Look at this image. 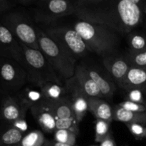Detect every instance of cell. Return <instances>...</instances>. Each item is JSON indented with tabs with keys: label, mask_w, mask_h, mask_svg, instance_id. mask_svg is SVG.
Instances as JSON below:
<instances>
[{
	"label": "cell",
	"mask_w": 146,
	"mask_h": 146,
	"mask_svg": "<svg viewBox=\"0 0 146 146\" xmlns=\"http://www.w3.org/2000/svg\"><path fill=\"white\" fill-rule=\"evenodd\" d=\"M74 28L81 36L91 52L101 56L116 53L120 44L119 33L113 29L104 24L76 21Z\"/></svg>",
	"instance_id": "6da1fadb"
},
{
	"label": "cell",
	"mask_w": 146,
	"mask_h": 146,
	"mask_svg": "<svg viewBox=\"0 0 146 146\" xmlns=\"http://www.w3.org/2000/svg\"><path fill=\"white\" fill-rule=\"evenodd\" d=\"M74 2V15L88 23L104 24L121 34L115 3L113 0H77Z\"/></svg>",
	"instance_id": "7a4b0ae2"
},
{
	"label": "cell",
	"mask_w": 146,
	"mask_h": 146,
	"mask_svg": "<svg viewBox=\"0 0 146 146\" xmlns=\"http://www.w3.org/2000/svg\"><path fill=\"white\" fill-rule=\"evenodd\" d=\"M39 50L63 83L75 74L76 59L54 42L41 27H36Z\"/></svg>",
	"instance_id": "3957f363"
},
{
	"label": "cell",
	"mask_w": 146,
	"mask_h": 146,
	"mask_svg": "<svg viewBox=\"0 0 146 146\" xmlns=\"http://www.w3.org/2000/svg\"><path fill=\"white\" fill-rule=\"evenodd\" d=\"M20 44L23 52V67L28 74L30 83L39 88L50 82L64 85L40 50Z\"/></svg>",
	"instance_id": "277c9868"
},
{
	"label": "cell",
	"mask_w": 146,
	"mask_h": 146,
	"mask_svg": "<svg viewBox=\"0 0 146 146\" xmlns=\"http://www.w3.org/2000/svg\"><path fill=\"white\" fill-rule=\"evenodd\" d=\"M0 22L5 26L21 44L39 50L36 27L24 12L11 10L0 17Z\"/></svg>",
	"instance_id": "5b68a950"
},
{
	"label": "cell",
	"mask_w": 146,
	"mask_h": 146,
	"mask_svg": "<svg viewBox=\"0 0 146 146\" xmlns=\"http://www.w3.org/2000/svg\"><path fill=\"white\" fill-rule=\"evenodd\" d=\"M44 32L66 52L76 59L91 52L81 36L74 28L66 26H45Z\"/></svg>",
	"instance_id": "8992f818"
},
{
	"label": "cell",
	"mask_w": 146,
	"mask_h": 146,
	"mask_svg": "<svg viewBox=\"0 0 146 146\" xmlns=\"http://www.w3.org/2000/svg\"><path fill=\"white\" fill-rule=\"evenodd\" d=\"M28 82V74L19 63L0 57V88L3 96L16 95Z\"/></svg>",
	"instance_id": "52a82bcc"
},
{
	"label": "cell",
	"mask_w": 146,
	"mask_h": 146,
	"mask_svg": "<svg viewBox=\"0 0 146 146\" xmlns=\"http://www.w3.org/2000/svg\"><path fill=\"white\" fill-rule=\"evenodd\" d=\"M71 14H74V2L69 0H39L33 9L34 21L45 26Z\"/></svg>",
	"instance_id": "ba28073f"
},
{
	"label": "cell",
	"mask_w": 146,
	"mask_h": 146,
	"mask_svg": "<svg viewBox=\"0 0 146 146\" xmlns=\"http://www.w3.org/2000/svg\"><path fill=\"white\" fill-rule=\"evenodd\" d=\"M141 0H121L116 1L117 14L121 34H131L143 20V6Z\"/></svg>",
	"instance_id": "9c48e42d"
},
{
	"label": "cell",
	"mask_w": 146,
	"mask_h": 146,
	"mask_svg": "<svg viewBox=\"0 0 146 146\" xmlns=\"http://www.w3.org/2000/svg\"><path fill=\"white\" fill-rule=\"evenodd\" d=\"M0 57L14 60L23 66V52L20 42L14 34L1 22Z\"/></svg>",
	"instance_id": "30bf717a"
},
{
	"label": "cell",
	"mask_w": 146,
	"mask_h": 146,
	"mask_svg": "<svg viewBox=\"0 0 146 146\" xmlns=\"http://www.w3.org/2000/svg\"><path fill=\"white\" fill-rule=\"evenodd\" d=\"M64 85L71 99L76 118L80 123L88 111V97L79 88L74 76L66 81Z\"/></svg>",
	"instance_id": "8fae6325"
},
{
	"label": "cell",
	"mask_w": 146,
	"mask_h": 146,
	"mask_svg": "<svg viewBox=\"0 0 146 146\" xmlns=\"http://www.w3.org/2000/svg\"><path fill=\"white\" fill-rule=\"evenodd\" d=\"M102 62L117 86L121 88L131 67L126 56L117 55L116 53H114L103 57Z\"/></svg>",
	"instance_id": "7c38bea8"
},
{
	"label": "cell",
	"mask_w": 146,
	"mask_h": 146,
	"mask_svg": "<svg viewBox=\"0 0 146 146\" xmlns=\"http://www.w3.org/2000/svg\"><path fill=\"white\" fill-rule=\"evenodd\" d=\"M30 111L44 132L54 133L56 130V118L49 101L44 100L31 107Z\"/></svg>",
	"instance_id": "4fadbf2b"
},
{
	"label": "cell",
	"mask_w": 146,
	"mask_h": 146,
	"mask_svg": "<svg viewBox=\"0 0 146 146\" xmlns=\"http://www.w3.org/2000/svg\"><path fill=\"white\" fill-rule=\"evenodd\" d=\"M27 111L16 95L3 96L0 105V120L3 123H11L21 116H26Z\"/></svg>",
	"instance_id": "5bb4252c"
},
{
	"label": "cell",
	"mask_w": 146,
	"mask_h": 146,
	"mask_svg": "<svg viewBox=\"0 0 146 146\" xmlns=\"http://www.w3.org/2000/svg\"><path fill=\"white\" fill-rule=\"evenodd\" d=\"M86 68L99 88L104 99L111 101L116 91L117 85L111 76H107L105 73L96 68L86 66Z\"/></svg>",
	"instance_id": "9a60e30c"
},
{
	"label": "cell",
	"mask_w": 146,
	"mask_h": 146,
	"mask_svg": "<svg viewBox=\"0 0 146 146\" xmlns=\"http://www.w3.org/2000/svg\"><path fill=\"white\" fill-rule=\"evenodd\" d=\"M79 88L88 98H103V96L96 84L90 76L84 66H76L74 76Z\"/></svg>",
	"instance_id": "2e32d148"
},
{
	"label": "cell",
	"mask_w": 146,
	"mask_h": 146,
	"mask_svg": "<svg viewBox=\"0 0 146 146\" xmlns=\"http://www.w3.org/2000/svg\"><path fill=\"white\" fill-rule=\"evenodd\" d=\"M121 88L125 91L138 89L146 94V68L131 66Z\"/></svg>",
	"instance_id": "e0dca14e"
},
{
	"label": "cell",
	"mask_w": 146,
	"mask_h": 146,
	"mask_svg": "<svg viewBox=\"0 0 146 146\" xmlns=\"http://www.w3.org/2000/svg\"><path fill=\"white\" fill-rule=\"evenodd\" d=\"M88 111L93 114L96 119L109 123L113 121V108L104 98H88Z\"/></svg>",
	"instance_id": "ac0fdd59"
},
{
	"label": "cell",
	"mask_w": 146,
	"mask_h": 146,
	"mask_svg": "<svg viewBox=\"0 0 146 146\" xmlns=\"http://www.w3.org/2000/svg\"><path fill=\"white\" fill-rule=\"evenodd\" d=\"M24 135L11 124L3 123L0 125V146L19 145Z\"/></svg>",
	"instance_id": "d6986e66"
},
{
	"label": "cell",
	"mask_w": 146,
	"mask_h": 146,
	"mask_svg": "<svg viewBox=\"0 0 146 146\" xmlns=\"http://www.w3.org/2000/svg\"><path fill=\"white\" fill-rule=\"evenodd\" d=\"M113 121L125 124H146V113L132 112L116 105L113 108Z\"/></svg>",
	"instance_id": "ffe728a7"
},
{
	"label": "cell",
	"mask_w": 146,
	"mask_h": 146,
	"mask_svg": "<svg viewBox=\"0 0 146 146\" xmlns=\"http://www.w3.org/2000/svg\"><path fill=\"white\" fill-rule=\"evenodd\" d=\"M50 103L56 120L76 118L73 109L71 99L68 96H66L58 101Z\"/></svg>",
	"instance_id": "44dd1931"
},
{
	"label": "cell",
	"mask_w": 146,
	"mask_h": 146,
	"mask_svg": "<svg viewBox=\"0 0 146 146\" xmlns=\"http://www.w3.org/2000/svg\"><path fill=\"white\" fill-rule=\"evenodd\" d=\"M44 100L54 102L68 96L64 85L56 83H46L39 88Z\"/></svg>",
	"instance_id": "7402d4cb"
},
{
	"label": "cell",
	"mask_w": 146,
	"mask_h": 146,
	"mask_svg": "<svg viewBox=\"0 0 146 146\" xmlns=\"http://www.w3.org/2000/svg\"><path fill=\"white\" fill-rule=\"evenodd\" d=\"M16 96L23 106L27 110H30L31 107L44 100L40 89L34 90L28 87L23 88Z\"/></svg>",
	"instance_id": "603a6c76"
},
{
	"label": "cell",
	"mask_w": 146,
	"mask_h": 146,
	"mask_svg": "<svg viewBox=\"0 0 146 146\" xmlns=\"http://www.w3.org/2000/svg\"><path fill=\"white\" fill-rule=\"evenodd\" d=\"M47 139L39 130H33L27 133L20 143V146H45Z\"/></svg>",
	"instance_id": "cb8c5ba5"
},
{
	"label": "cell",
	"mask_w": 146,
	"mask_h": 146,
	"mask_svg": "<svg viewBox=\"0 0 146 146\" xmlns=\"http://www.w3.org/2000/svg\"><path fill=\"white\" fill-rule=\"evenodd\" d=\"M128 46L131 53H138L146 50V36L138 33L130 34L128 36Z\"/></svg>",
	"instance_id": "d4e9b609"
},
{
	"label": "cell",
	"mask_w": 146,
	"mask_h": 146,
	"mask_svg": "<svg viewBox=\"0 0 146 146\" xmlns=\"http://www.w3.org/2000/svg\"><path fill=\"white\" fill-rule=\"evenodd\" d=\"M111 123L103 120L96 119L95 121V141L101 143L111 133Z\"/></svg>",
	"instance_id": "484cf974"
},
{
	"label": "cell",
	"mask_w": 146,
	"mask_h": 146,
	"mask_svg": "<svg viewBox=\"0 0 146 146\" xmlns=\"http://www.w3.org/2000/svg\"><path fill=\"white\" fill-rule=\"evenodd\" d=\"M77 135L68 130L56 129L54 133V141L61 143L76 145Z\"/></svg>",
	"instance_id": "4316f807"
},
{
	"label": "cell",
	"mask_w": 146,
	"mask_h": 146,
	"mask_svg": "<svg viewBox=\"0 0 146 146\" xmlns=\"http://www.w3.org/2000/svg\"><path fill=\"white\" fill-rule=\"evenodd\" d=\"M125 56L131 66L146 68V50L138 53L128 52Z\"/></svg>",
	"instance_id": "83f0119b"
},
{
	"label": "cell",
	"mask_w": 146,
	"mask_h": 146,
	"mask_svg": "<svg viewBox=\"0 0 146 146\" xmlns=\"http://www.w3.org/2000/svg\"><path fill=\"white\" fill-rule=\"evenodd\" d=\"M56 129L68 130L78 135L79 133V123L76 118L56 120Z\"/></svg>",
	"instance_id": "f1b7e54d"
},
{
	"label": "cell",
	"mask_w": 146,
	"mask_h": 146,
	"mask_svg": "<svg viewBox=\"0 0 146 146\" xmlns=\"http://www.w3.org/2000/svg\"><path fill=\"white\" fill-rule=\"evenodd\" d=\"M128 131L136 140H143L146 138V124L128 123L126 124Z\"/></svg>",
	"instance_id": "f546056e"
},
{
	"label": "cell",
	"mask_w": 146,
	"mask_h": 146,
	"mask_svg": "<svg viewBox=\"0 0 146 146\" xmlns=\"http://www.w3.org/2000/svg\"><path fill=\"white\" fill-rule=\"evenodd\" d=\"M118 106L127 110V111H132L135 113H145L146 112V105L143 104H136V103L132 102L130 101H122L120 104H118Z\"/></svg>",
	"instance_id": "4dcf8cb0"
},
{
	"label": "cell",
	"mask_w": 146,
	"mask_h": 146,
	"mask_svg": "<svg viewBox=\"0 0 146 146\" xmlns=\"http://www.w3.org/2000/svg\"><path fill=\"white\" fill-rule=\"evenodd\" d=\"M145 94L138 89H131L127 91L126 100L136 104L146 105L145 100Z\"/></svg>",
	"instance_id": "1f68e13d"
},
{
	"label": "cell",
	"mask_w": 146,
	"mask_h": 146,
	"mask_svg": "<svg viewBox=\"0 0 146 146\" xmlns=\"http://www.w3.org/2000/svg\"><path fill=\"white\" fill-rule=\"evenodd\" d=\"M10 124L12 126H14L16 129L21 131V133L24 134L27 133V131L29 130V125L27 123V120H26V116H21V118H18Z\"/></svg>",
	"instance_id": "d6a6232c"
},
{
	"label": "cell",
	"mask_w": 146,
	"mask_h": 146,
	"mask_svg": "<svg viewBox=\"0 0 146 146\" xmlns=\"http://www.w3.org/2000/svg\"><path fill=\"white\" fill-rule=\"evenodd\" d=\"M17 6L14 0H0V17L9 11H11L14 7Z\"/></svg>",
	"instance_id": "836d02e7"
},
{
	"label": "cell",
	"mask_w": 146,
	"mask_h": 146,
	"mask_svg": "<svg viewBox=\"0 0 146 146\" xmlns=\"http://www.w3.org/2000/svg\"><path fill=\"white\" fill-rule=\"evenodd\" d=\"M100 146H117L115 139L113 136L112 132L108 135V137L104 141H103L100 143Z\"/></svg>",
	"instance_id": "e575fe53"
},
{
	"label": "cell",
	"mask_w": 146,
	"mask_h": 146,
	"mask_svg": "<svg viewBox=\"0 0 146 146\" xmlns=\"http://www.w3.org/2000/svg\"><path fill=\"white\" fill-rule=\"evenodd\" d=\"M14 1L17 5L19 4V5L24 6V7H29V6L35 4L36 0H14Z\"/></svg>",
	"instance_id": "d590c367"
},
{
	"label": "cell",
	"mask_w": 146,
	"mask_h": 146,
	"mask_svg": "<svg viewBox=\"0 0 146 146\" xmlns=\"http://www.w3.org/2000/svg\"><path fill=\"white\" fill-rule=\"evenodd\" d=\"M45 146H78L76 145H70V144L61 143L56 142V141H50L47 140Z\"/></svg>",
	"instance_id": "8d00e7d4"
},
{
	"label": "cell",
	"mask_w": 146,
	"mask_h": 146,
	"mask_svg": "<svg viewBox=\"0 0 146 146\" xmlns=\"http://www.w3.org/2000/svg\"><path fill=\"white\" fill-rule=\"evenodd\" d=\"M143 11L144 13L146 14V2L143 4Z\"/></svg>",
	"instance_id": "74e56055"
},
{
	"label": "cell",
	"mask_w": 146,
	"mask_h": 146,
	"mask_svg": "<svg viewBox=\"0 0 146 146\" xmlns=\"http://www.w3.org/2000/svg\"><path fill=\"white\" fill-rule=\"evenodd\" d=\"M1 94V88H0V95Z\"/></svg>",
	"instance_id": "f35d334b"
},
{
	"label": "cell",
	"mask_w": 146,
	"mask_h": 146,
	"mask_svg": "<svg viewBox=\"0 0 146 146\" xmlns=\"http://www.w3.org/2000/svg\"><path fill=\"white\" fill-rule=\"evenodd\" d=\"M91 146H98V145H91Z\"/></svg>",
	"instance_id": "ab89813d"
},
{
	"label": "cell",
	"mask_w": 146,
	"mask_h": 146,
	"mask_svg": "<svg viewBox=\"0 0 146 146\" xmlns=\"http://www.w3.org/2000/svg\"><path fill=\"white\" fill-rule=\"evenodd\" d=\"M16 146H20V145H16Z\"/></svg>",
	"instance_id": "60d3db41"
},
{
	"label": "cell",
	"mask_w": 146,
	"mask_h": 146,
	"mask_svg": "<svg viewBox=\"0 0 146 146\" xmlns=\"http://www.w3.org/2000/svg\"><path fill=\"white\" fill-rule=\"evenodd\" d=\"M145 113H146V112H145Z\"/></svg>",
	"instance_id": "b9f144b4"
}]
</instances>
